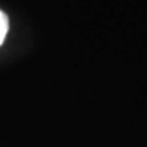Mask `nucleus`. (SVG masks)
Returning <instances> with one entry per match:
<instances>
[{"label":"nucleus","mask_w":147,"mask_h":147,"mask_svg":"<svg viewBox=\"0 0 147 147\" xmlns=\"http://www.w3.org/2000/svg\"><path fill=\"white\" fill-rule=\"evenodd\" d=\"M9 29V21H8V15L5 14L3 11H0V45L3 44L6 33H8Z\"/></svg>","instance_id":"nucleus-1"}]
</instances>
